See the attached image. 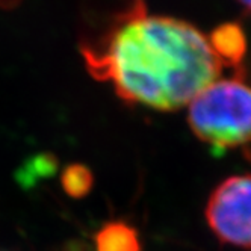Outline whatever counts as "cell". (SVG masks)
Instances as JSON below:
<instances>
[{
  "label": "cell",
  "instance_id": "cell-1",
  "mask_svg": "<svg viewBox=\"0 0 251 251\" xmlns=\"http://www.w3.org/2000/svg\"><path fill=\"white\" fill-rule=\"evenodd\" d=\"M82 56L89 75L109 83L120 99L156 111L188 106L224 67L199 29L149 14L139 0L83 44Z\"/></svg>",
  "mask_w": 251,
  "mask_h": 251
},
{
  "label": "cell",
  "instance_id": "cell-2",
  "mask_svg": "<svg viewBox=\"0 0 251 251\" xmlns=\"http://www.w3.org/2000/svg\"><path fill=\"white\" fill-rule=\"evenodd\" d=\"M192 133L213 149H236L251 142V86L218 77L188 104Z\"/></svg>",
  "mask_w": 251,
  "mask_h": 251
},
{
  "label": "cell",
  "instance_id": "cell-3",
  "mask_svg": "<svg viewBox=\"0 0 251 251\" xmlns=\"http://www.w3.org/2000/svg\"><path fill=\"white\" fill-rule=\"evenodd\" d=\"M204 215L223 244L251 248V174L223 180L210 194Z\"/></svg>",
  "mask_w": 251,
  "mask_h": 251
},
{
  "label": "cell",
  "instance_id": "cell-4",
  "mask_svg": "<svg viewBox=\"0 0 251 251\" xmlns=\"http://www.w3.org/2000/svg\"><path fill=\"white\" fill-rule=\"evenodd\" d=\"M96 251H141L138 231L124 221L106 223L94 238Z\"/></svg>",
  "mask_w": 251,
  "mask_h": 251
},
{
  "label": "cell",
  "instance_id": "cell-5",
  "mask_svg": "<svg viewBox=\"0 0 251 251\" xmlns=\"http://www.w3.org/2000/svg\"><path fill=\"white\" fill-rule=\"evenodd\" d=\"M209 43L223 65H235L244 56L245 37L241 27L236 25H224L217 27L212 32Z\"/></svg>",
  "mask_w": 251,
  "mask_h": 251
},
{
  "label": "cell",
  "instance_id": "cell-6",
  "mask_svg": "<svg viewBox=\"0 0 251 251\" xmlns=\"http://www.w3.org/2000/svg\"><path fill=\"white\" fill-rule=\"evenodd\" d=\"M94 183L93 173L83 164H71L68 165L62 176L61 185L65 194H68L73 199H82L89 194Z\"/></svg>",
  "mask_w": 251,
  "mask_h": 251
},
{
  "label": "cell",
  "instance_id": "cell-7",
  "mask_svg": "<svg viewBox=\"0 0 251 251\" xmlns=\"http://www.w3.org/2000/svg\"><path fill=\"white\" fill-rule=\"evenodd\" d=\"M20 0H0V6H5V8H11L14 5L19 3Z\"/></svg>",
  "mask_w": 251,
  "mask_h": 251
},
{
  "label": "cell",
  "instance_id": "cell-8",
  "mask_svg": "<svg viewBox=\"0 0 251 251\" xmlns=\"http://www.w3.org/2000/svg\"><path fill=\"white\" fill-rule=\"evenodd\" d=\"M238 2H239L241 5H244L247 9H250V11H251V0H238Z\"/></svg>",
  "mask_w": 251,
  "mask_h": 251
}]
</instances>
